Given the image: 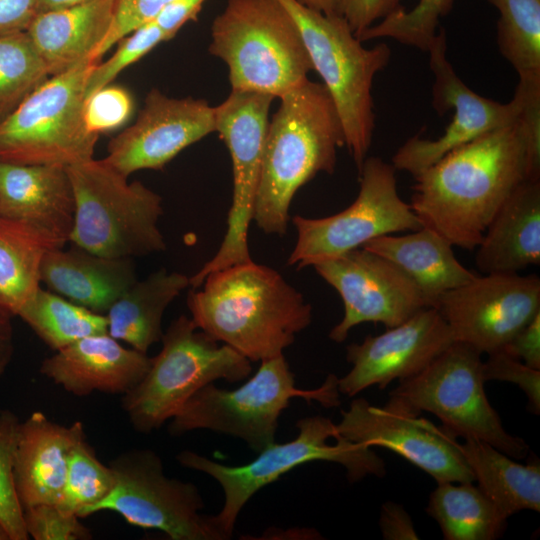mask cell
Masks as SVG:
<instances>
[{
    "mask_svg": "<svg viewBox=\"0 0 540 540\" xmlns=\"http://www.w3.org/2000/svg\"><path fill=\"white\" fill-rule=\"evenodd\" d=\"M414 179L410 206L422 225L453 246L476 249L503 203L529 180L519 116L451 150Z\"/></svg>",
    "mask_w": 540,
    "mask_h": 540,
    "instance_id": "cell-1",
    "label": "cell"
},
{
    "mask_svg": "<svg viewBox=\"0 0 540 540\" xmlns=\"http://www.w3.org/2000/svg\"><path fill=\"white\" fill-rule=\"evenodd\" d=\"M187 306L197 328L251 362L283 354L313 317L301 292L253 260L206 275Z\"/></svg>",
    "mask_w": 540,
    "mask_h": 540,
    "instance_id": "cell-2",
    "label": "cell"
},
{
    "mask_svg": "<svg viewBox=\"0 0 540 540\" xmlns=\"http://www.w3.org/2000/svg\"><path fill=\"white\" fill-rule=\"evenodd\" d=\"M279 100L267 127L252 220L264 233L282 236L296 192L318 173L335 171L345 138L322 83L308 78Z\"/></svg>",
    "mask_w": 540,
    "mask_h": 540,
    "instance_id": "cell-3",
    "label": "cell"
},
{
    "mask_svg": "<svg viewBox=\"0 0 540 540\" xmlns=\"http://www.w3.org/2000/svg\"><path fill=\"white\" fill-rule=\"evenodd\" d=\"M208 50L226 64L231 91L279 99L313 70L298 25L279 0H227L212 22Z\"/></svg>",
    "mask_w": 540,
    "mask_h": 540,
    "instance_id": "cell-4",
    "label": "cell"
},
{
    "mask_svg": "<svg viewBox=\"0 0 540 540\" xmlns=\"http://www.w3.org/2000/svg\"><path fill=\"white\" fill-rule=\"evenodd\" d=\"M75 213L69 241L109 258H134L162 252L166 243L158 222L162 197L127 178L103 159L66 167Z\"/></svg>",
    "mask_w": 540,
    "mask_h": 540,
    "instance_id": "cell-5",
    "label": "cell"
},
{
    "mask_svg": "<svg viewBox=\"0 0 540 540\" xmlns=\"http://www.w3.org/2000/svg\"><path fill=\"white\" fill-rule=\"evenodd\" d=\"M296 427V438L283 444L274 442L245 465L227 466L190 450L177 454L181 466L211 476L222 487L224 504L213 518L226 539L232 538L237 518L249 499L300 465L312 461L338 463L345 467L351 483L368 475H385L384 460L370 446L340 436L329 418L307 416L299 419Z\"/></svg>",
    "mask_w": 540,
    "mask_h": 540,
    "instance_id": "cell-6",
    "label": "cell"
},
{
    "mask_svg": "<svg viewBox=\"0 0 540 540\" xmlns=\"http://www.w3.org/2000/svg\"><path fill=\"white\" fill-rule=\"evenodd\" d=\"M298 25L313 70L337 110L347 147L358 172L375 127L371 94L375 75L389 63L385 43L365 48L343 16H328L296 0H279Z\"/></svg>",
    "mask_w": 540,
    "mask_h": 540,
    "instance_id": "cell-7",
    "label": "cell"
},
{
    "mask_svg": "<svg viewBox=\"0 0 540 540\" xmlns=\"http://www.w3.org/2000/svg\"><path fill=\"white\" fill-rule=\"evenodd\" d=\"M161 341L145 376L122 397V409L138 433L159 429L202 387L219 379L239 382L252 372L251 361L220 345L186 315L170 323Z\"/></svg>",
    "mask_w": 540,
    "mask_h": 540,
    "instance_id": "cell-8",
    "label": "cell"
},
{
    "mask_svg": "<svg viewBox=\"0 0 540 540\" xmlns=\"http://www.w3.org/2000/svg\"><path fill=\"white\" fill-rule=\"evenodd\" d=\"M337 380L330 375L318 389H298L281 354L261 361L257 372L237 389H221L213 383L199 389L171 418L168 431L180 436L207 429L239 438L260 453L275 442L279 417L292 398L316 400L328 408L338 406Z\"/></svg>",
    "mask_w": 540,
    "mask_h": 540,
    "instance_id": "cell-9",
    "label": "cell"
},
{
    "mask_svg": "<svg viewBox=\"0 0 540 540\" xmlns=\"http://www.w3.org/2000/svg\"><path fill=\"white\" fill-rule=\"evenodd\" d=\"M481 355L470 345L454 341L419 373L399 381L389 401L413 413L430 412L456 437L484 441L511 458L522 459L529 446L506 432L490 404Z\"/></svg>",
    "mask_w": 540,
    "mask_h": 540,
    "instance_id": "cell-10",
    "label": "cell"
},
{
    "mask_svg": "<svg viewBox=\"0 0 540 540\" xmlns=\"http://www.w3.org/2000/svg\"><path fill=\"white\" fill-rule=\"evenodd\" d=\"M97 63L49 77L0 123V161L68 167L93 158L99 135L88 130L84 106Z\"/></svg>",
    "mask_w": 540,
    "mask_h": 540,
    "instance_id": "cell-11",
    "label": "cell"
},
{
    "mask_svg": "<svg viewBox=\"0 0 540 540\" xmlns=\"http://www.w3.org/2000/svg\"><path fill=\"white\" fill-rule=\"evenodd\" d=\"M115 484L92 514L112 511L143 529L159 530L172 540H226L191 482L168 477L151 449L125 451L108 464Z\"/></svg>",
    "mask_w": 540,
    "mask_h": 540,
    "instance_id": "cell-12",
    "label": "cell"
},
{
    "mask_svg": "<svg viewBox=\"0 0 540 540\" xmlns=\"http://www.w3.org/2000/svg\"><path fill=\"white\" fill-rule=\"evenodd\" d=\"M396 169L380 157H367L359 173V192L352 204L322 218H292L297 241L287 263L301 269L348 251L377 237L423 227L398 194Z\"/></svg>",
    "mask_w": 540,
    "mask_h": 540,
    "instance_id": "cell-13",
    "label": "cell"
},
{
    "mask_svg": "<svg viewBox=\"0 0 540 540\" xmlns=\"http://www.w3.org/2000/svg\"><path fill=\"white\" fill-rule=\"evenodd\" d=\"M275 98L257 92L230 91L228 97L214 106L215 132L230 154L233 194L227 229L214 257L193 276L192 288L199 287L206 275L225 267L252 260L248 230L259 184L262 155L269 111Z\"/></svg>",
    "mask_w": 540,
    "mask_h": 540,
    "instance_id": "cell-14",
    "label": "cell"
},
{
    "mask_svg": "<svg viewBox=\"0 0 540 540\" xmlns=\"http://www.w3.org/2000/svg\"><path fill=\"white\" fill-rule=\"evenodd\" d=\"M435 308L455 341L491 354L540 313L536 275L489 273L444 293Z\"/></svg>",
    "mask_w": 540,
    "mask_h": 540,
    "instance_id": "cell-15",
    "label": "cell"
},
{
    "mask_svg": "<svg viewBox=\"0 0 540 540\" xmlns=\"http://www.w3.org/2000/svg\"><path fill=\"white\" fill-rule=\"evenodd\" d=\"M446 50V33L441 28L427 51L434 74L432 106L439 116L453 110L451 122L435 140L421 138L419 134L409 138L392 158L396 170L409 172L413 177L451 150L488 131L514 123L520 113V99L515 94L510 102L503 104L471 90L454 71Z\"/></svg>",
    "mask_w": 540,
    "mask_h": 540,
    "instance_id": "cell-16",
    "label": "cell"
},
{
    "mask_svg": "<svg viewBox=\"0 0 540 540\" xmlns=\"http://www.w3.org/2000/svg\"><path fill=\"white\" fill-rule=\"evenodd\" d=\"M341 415L337 432L350 441L392 450L437 483L475 481L457 437L418 413L389 400L378 407L357 398Z\"/></svg>",
    "mask_w": 540,
    "mask_h": 540,
    "instance_id": "cell-17",
    "label": "cell"
},
{
    "mask_svg": "<svg viewBox=\"0 0 540 540\" xmlns=\"http://www.w3.org/2000/svg\"><path fill=\"white\" fill-rule=\"evenodd\" d=\"M313 267L343 302V318L329 332L334 342H343L361 323L392 328L427 307L418 288L394 263L365 248L322 260Z\"/></svg>",
    "mask_w": 540,
    "mask_h": 540,
    "instance_id": "cell-18",
    "label": "cell"
},
{
    "mask_svg": "<svg viewBox=\"0 0 540 540\" xmlns=\"http://www.w3.org/2000/svg\"><path fill=\"white\" fill-rule=\"evenodd\" d=\"M212 132L214 107L208 101L169 97L153 88L136 121L109 142L103 160L125 177L143 169L161 170Z\"/></svg>",
    "mask_w": 540,
    "mask_h": 540,
    "instance_id": "cell-19",
    "label": "cell"
},
{
    "mask_svg": "<svg viewBox=\"0 0 540 540\" xmlns=\"http://www.w3.org/2000/svg\"><path fill=\"white\" fill-rule=\"evenodd\" d=\"M454 341L440 312L422 308L384 333L348 345L346 359L352 368L337 380L338 391L353 397L374 385L384 389L419 373Z\"/></svg>",
    "mask_w": 540,
    "mask_h": 540,
    "instance_id": "cell-20",
    "label": "cell"
},
{
    "mask_svg": "<svg viewBox=\"0 0 540 540\" xmlns=\"http://www.w3.org/2000/svg\"><path fill=\"white\" fill-rule=\"evenodd\" d=\"M151 358L125 348L108 333L82 338L45 358L40 373L66 392L124 395L145 376Z\"/></svg>",
    "mask_w": 540,
    "mask_h": 540,
    "instance_id": "cell-21",
    "label": "cell"
},
{
    "mask_svg": "<svg viewBox=\"0 0 540 540\" xmlns=\"http://www.w3.org/2000/svg\"><path fill=\"white\" fill-rule=\"evenodd\" d=\"M86 440L84 425H62L43 412L20 422L14 457V482L23 509L57 504L63 490L73 448Z\"/></svg>",
    "mask_w": 540,
    "mask_h": 540,
    "instance_id": "cell-22",
    "label": "cell"
},
{
    "mask_svg": "<svg viewBox=\"0 0 540 540\" xmlns=\"http://www.w3.org/2000/svg\"><path fill=\"white\" fill-rule=\"evenodd\" d=\"M75 201L67 168L0 161V216L38 225L69 241Z\"/></svg>",
    "mask_w": 540,
    "mask_h": 540,
    "instance_id": "cell-23",
    "label": "cell"
},
{
    "mask_svg": "<svg viewBox=\"0 0 540 540\" xmlns=\"http://www.w3.org/2000/svg\"><path fill=\"white\" fill-rule=\"evenodd\" d=\"M40 274L50 291L104 315L138 280L132 258L104 257L74 244L48 251Z\"/></svg>",
    "mask_w": 540,
    "mask_h": 540,
    "instance_id": "cell-24",
    "label": "cell"
},
{
    "mask_svg": "<svg viewBox=\"0 0 540 540\" xmlns=\"http://www.w3.org/2000/svg\"><path fill=\"white\" fill-rule=\"evenodd\" d=\"M115 7L116 0H90L35 15L26 32L50 77L91 60L112 27Z\"/></svg>",
    "mask_w": 540,
    "mask_h": 540,
    "instance_id": "cell-25",
    "label": "cell"
},
{
    "mask_svg": "<svg viewBox=\"0 0 540 540\" xmlns=\"http://www.w3.org/2000/svg\"><path fill=\"white\" fill-rule=\"evenodd\" d=\"M485 273H518L540 263V180L523 181L507 198L477 246Z\"/></svg>",
    "mask_w": 540,
    "mask_h": 540,
    "instance_id": "cell-26",
    "label": "cell"
},
{
    "mask_svg": "<svg viewBox=\"0 0 540 540\" xmlns=\"http://www.w3.org/2000/svg\"><path fill=\"white\" fill-rule=\"evenodd\" d=\"M452 247L439 233L423 226L405 235L377 237L362 248L394 263L415 284L427 307H435L444 293L476 277L458 261Z\"/></svg>",
    "mask_w": 540,
    "mask_h": 540,
    "instance_id": "cell-27",
    "label": "cell"
},
{
    "mask_svg": "<svg viewBox=\"0 0 540 540\" xmlns=\"http://www.w3.org/2000/svg\"><path fill=\"white\" fill-rule=\"evenodd\" d=\"M188 286L187 275L166 269L137 280L106 313L108 334L147 354L162 339V318L167 307Z\"/></svg>",
    "mask_w": 540,
    "mask_h": 540,
    "instance_id": "cell-28",
    "label": "cell"
},
{
    "mask_svg": "<svg viewBox=\"0 0 540 540\" xmlns=\"http://www.w3.org/2000/svg\"><path fill=\"white\" fill-rule=\"evenodd\" d=\"M66 243L38 225L0 216V306L16 316L41 287L46 253Z\"/></svg>",
    "mask_w": 540,
    "mask_h": 540,
    "instance_id": "cell-29",
    "label": "cell"
},
{
    "mask_svg": "<svg viewBox=\"0 0 540 540\" xmlns=\"http://www.w3.org/2000/svg\"><path fill=\"white\" fill-rule=\"evenodd\" d=\"M460 449L478 487L507 516L540 511V464L522 465L489 443L465 439Z\"/></svg>",
    "mask_w": 540,
    "mask_h": 540,
    "instance_id": "cell-30",
    "label": "cell"
},
{
    "mask_svg": "<svg viewBox=\"0 0 540 540\" xmlns=\"http://www.w3.org/2000/svg\"><path fill=\"white\" fill-rule=\"evenodd\" d=\"M427 513L446 540H494L503 535L508 517L472 482H439Z\"/></svg>",
    "mask_w": 540,
    "mask_h": 540,
    "instance_id": "cell-31",
    "label": "cell"
},
{
    "mask_svg": "<svg viewBox=\"0 0 540 540\" xmlns=\"http://www.w3.org/2000/svg\"><path fill=\"white\" fill-rule=\"evenodd\" d=\"M16 316L54 351L82 338L108 333L106 315L95 313L41 287Z\"/></svg>",
    "mask_w": 540,
    "mask_h": 540,
    "instance_id": "cell-32",
    "label": "cell"
},
{
    "mask_svg": "<svg viewBox=\"0 0 540 540\" xmlns=\"http://www.w3.org/2000/svg\"><path fill=\"white\" fill-rule=\"evenodd\" d=\"M500 14L497 43L519 79H540V0H486Z\"/></svg>",
    "mask_w": 540,
    "mask_h": 540,
    "instance_id": "cell-33",
    "label": "cell"
},
{
    "mask_svg": "<svg viewBox=\"0 0 540 540\" xmlns=\"http://www.w3.org/2000/svg\"><path fill=\"white\" fill-rule=\"evenodd\" d=\"M49 77L27 32L0 37V123Z\"/></svg>",
    "mask_w": 540,
    "mask_h": 540,
    "instance_id": "cell-34",
    "label": "cell"
},
{
    "mask_svg": "<svg viewBox=\"0 0 540 540\" xmlns=\"http://www.w3.org/2000/svg\"><path fill=\"white\" fill-rule=\"evenodd\" d=\"M114 484L110 466L103 464L93 447L83 440L70 453L63 490L56 505L79 518L90 516Z\"/></svg>",
    "mask_w": 540,
    "mask_h": 540,
    "instance_id": "cell-35",
    "label": "cell"
},
{
    "mask_svg": "<svg viewBox=\"0 0 540 540\" xmlns=\"http://www.w3.org/2000/svg\"><path fill=\"white\" fill-rule=\"evenodd\" d=\"M453 4L454 0H419L408 12L401 6L357 38L364 42L388 37L427 52L438 31L440 18L451 11Z\"/></svg>",
    "mask_w": 540,
    "mask_h": 540,
    "instance_id": "cell-36",
    "label": "cell"
},
{
    "mask_svg": "<svg viewBox=\"0 0 540 540\" xmlns=\"http://www.w3.org/2000/svg\"><path fill=\"white\" fill-rule=\"evenodd\" d=\"M20 421L9 409H0V521L10 540H27L23 508L14 482V457Z\"/></svg>",
    "mask_w": 540,
    "mask_h": 540,
    "instance_id": "cell-37",
    "label": "cell"
},
{
    "mask_svg": "<svg viewBox=\"0 0 540 540\" xmlns=\"http://www.w3.org/2000/svg\"><path fill=\"white\" fill-rule=\"evenodd\" d=\"M166 41L163 31L154 20L149 21L121 38L114 54L97 63L87 83L86 98L93 92L110 85L118 74L149 53L159 43Z\"/></svg>",
    "mask_w": 540,
    "mask_h": 540,
    "instance_id": "cell-38",
    "label": "cell"
},
{
    "mask_svg": "<svg viewBox=\"0 0 540 540\" xmlns=\"http://www.w3.org/2000/svg\"><path fill=\"white\" fill-rule=\"evenodd\" d=\"M24 524L34 540H89L90 530L72 513L56 504H38L23 509Z\"/></svg>",
    "mask_w": 540,
    "mask_h": 540,
    "instance_id": "cell-39",
    "label": "cell"
},
{
    "mask_svg": "<svg viewBox=\"0 0 540 540\" xmlns=\"http://www.w3.org/2000/svg\"><path fill=\"white\" fill-rule=\"evenodd\" d=\"M131 94L123 87L107 85L85 100L84 120L94 134L114 130L126 123L133 111Z\"/></svg>",
    "mask_w": 540,
    "mask_h": 540,
    "instance_id": "cell-40",
    "label": "cell"
},
{
    "mask_svg": "<svg viewBox=\"0 0 540 540\" xmlns=\"http://www.w3.org/2000/svg\"><path fill=\"white\" fill-rule=\"evenodd\" d=\"M483 378L516 384L528 399V409L540 413V370L533 369L503 350L488 354L482 364Z\"/></svg>",
    "mask_w": 540,
    "mask_h": 540,
    "instance_id": "cell-41",
    "label": "cell"
},
{
    "mask_svg": "<svg viewBox=\"0 0 540 540\" xmlns=\"http://www.w3.org/2000/svg\"><path fill=\"white\" fill-rule=\"evenodd\" d=\"M174 0H116L112 27L103 42L93 53L91 60L101 57L121 38L133 32L141 25L152 21L167 5Z\"/></svg>",
    "mask_w": 540,
    "mask_h": 540,
    "instance_id": "cell-42",
    "label": "cell"
},
{
    "mask_svg": "<svg viewBox=\"0 0 540 540\" xmlns=\"http://www.w3.org/2000/svg\"><path fill=\"white\" fill-rule=\"evenodd\" d=\"M401 6V0H345L342 15L358 37L374 22Z\"/></svg>",
    "mask_w": 540,
    "mask_h": 540,
    "instance_id": "cell-43",
    "label": "cell"
},
{
    "mask_svg": "<svg viewBox=\"0 0 540 540\" xmlns=\"http://www.w3.org/2000/svg\"><path fill=\"white\" fill-rule=\"evenodd\" d=\"M501 350L527 366L540 370V313L522 327Z\"/></svg>",
    "mask_w": 540,
    "mask_h": 540,
    "instance_id": "cell-44",
    "label": "cell"
},
{
    "mask_svg": "<svg viewBox=\"0 0 540 540\" xmlns=\"http://www.w3.org/2000/svg\"><path fill=\"white\" fill-rule=\"evenodd\" d=\"M206 1L207 0H174L167 5L153 19L163 31L166 41L175 37L177 32L187 22L196 20Z\"/></svg>",
    "mask_w": 540,
    "mask_h": 540,
    "instance_id": "cell-45",
    "label": "cell"
},
{
    "mask_svg": "<svg viewBox=\"0 0 540 540\" xmlns=\"http://www.w3.org/2000/svg\"><path fill=\"white\" fill-rule=\"evenodd\" d=\"M37 14V0H0V37L26 32Z\"/></svg>",
    "mask_w": 540,
    "mask_h": 540,
    "instance_id": "cell-46",
    "label": "cell"
},
{
    "mask_svg": "<svg viewBox=\"0 0 540 540\" xmlns=\"http://www.w3.org/2000/svg\"><path fill=\"white\" fill-rule=\"evenodd\" d=\"M379 526L386 540L419 539L410 515L402 505L394 502L382 505Z\"/></svg>",
    "mask_w": 540,
    "mask_h": 540,
    "instance_id": "cell-47",
    "label": "cell"
},
{
    "mask_svg": "<svg viewBox=\"0 0 540 540\" xmlns=\"http://www.w3.org/2000/svg\"><path fill=\"white\" fill-rule=\"evenodd\" d=\"M15 315L0 306V377L4 374L14 354V328Z\"/></svg>",
    "mask_w": 540,
    "mask_h": 540,
    "instance_id": "cell-48",
    "label": "cell"
},
{
    "mask_svg": "<svg viewBox=\"0 0 540 540\" xmlns=\"http://www.w3.org/2000/svg\"><path fill=\"white\" fill-rule=\"evenodd\" d=\"M300 4L328 16H343L345 0H296Z\"/></svg>",
    "mask_w": 540,
    "mask_h": 540,
    "instance_id": "cell-49",
    "label": "cell"
},
{
    "mask_svg": "<svg viewBox=\"0 0 540 540\" xmlns=\"http://www.w3.org/2000/svg\"><path fill=\"white\" fill-rule=\"evenodd\" d=\"M90 0H37V13L61 9Z\"/></svg>",
    "mask_w": 540,
    "mask_h": 540,
    "instance_id": "cell-50",
    "label": "cell"
},
{
    "mask_svg": "<svg viewBox=\"0 0 540 540\" xmlns=\"http://www.w3.org/2000/svg\"><path fill=\"white\" fill-rule=\"evenodd\" d=\"M0 540H10L9 534L0 521Z\"/></svg>",
    "mask_w": 540,
    "mask_h": 540,
    "instance_id": "cell-51",
    "label": "cell"
}]
</instances>
